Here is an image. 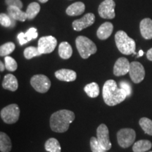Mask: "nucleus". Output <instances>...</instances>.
<instances>
[{
	"mask_svg": "<svg viewBox=\"0 0 152 152\" xmlns=\"http://www.w3.org/2000/svg\"><path fill=\"white\" fill-rule=\"evenodd\" d=\"M102 94L104 102L110 106L121 104L128 96L123 89L118 87L117 83L113 80H109L104 83Z\"/></svg>",
	"mask_w": 152,
	"mask_h": 152,
	"instance_id": "obj_1",
	"label": "nucleus"
},
{
	"mask_svg": "<svg viewBox=\"0 0 152 152\" xmlns=\"http://www.w3.org/2000/svg\"><path fill=\"white\" fill-rule=\"evenodd\" d=\"M75 118V114L73 111L66 109L59 110L51 115L49 120L50 128L55 132H65L68 130Z\"/></svg>",
	"mask_w": 152,
	"mask_h": 152,
	"instance_id": "obj_2",
	"label": "nucleus"
},
{
	"mask_svg": "<svg viewBox=\"0 0 152 152\" xmlns=\"http://www.w3.org/2000/svg\"><path fill=\"white\" fill-rule=\"evenodd\" d=\"M115 41L120 52L125 55L135 54V42L129 37L125 32L123 30L118 31L115 35Z\"/></svg>",
	"mask_w": 152,
	"mask_h": 152,
	"instance_id": "obj_3",
	"label": "nucleus"
},
{
	"mask_svg": "<svg viewBox=\"0 0 152 152\" xmlns=\"http://www.w3.org/2000/svg\"><path fill=\"white\" fill-rule=\"evenodd\" d=\"M75 45L80 56L85 59L88 58L97 51L96 45L85 36H79L76 38Z\"/></svg>",
	"mask_w": 152,
	"mask_h": 152,
	"instance_id": "obj_4",
	"label": "nucleus"
},
{
	"mask_svg": "<svg viewBox=\"0 0 152 152\" xmlns=\"http://www.w3.org/2000/svg\"><path fill=\"white\" fill-rule=\"evenodd\" d=\"M1 119L7 124H14L18 121L20 116V109L16 104H10L1 109Z\"/></svg>",
	"mask_w": 152,
	"mask_h": 152,
	"instance_id": "obj_5",
	"label": "nucleus"
},
{
	"mask_svg": "<svg viewBox=\"0 0 152 152\" xmlns=\"http://www.w3.org/2000/svg\"><path fill=\"white\" fill-rule=\"evenodd\" d=\"M136 138L135 131L131 128L121 129L117 132V140L120 147L124 149L130 147Z\"/></svg>",
	"mask_w": 152,
	"mask_h": 152,
	"instance_id": "obj_6",
	"label": "nucleus"
},
{
	"mask_svg": "<svg viewBox=\"0 0 152 152\" xmlns=\"http://www.w3.org/2000/svg\"><path fill=\"white\" fill-rule=\"evenodd\" d=\"M30 84L39 93H46L51 87L50 80L46 75L42 74L33 75L30 79Z\"/></svg>",
	"mask_w": 152,
	"mask_h": 152,
	"instance_id": "obj_7",
	"label": "nucleus"
},
{
	"mask_svg": "<svg viewBox=\"0 0 152 152\" xmlns=\"http://www.w3.org/2000/svg\"><path fill=\"white\" fill-rule=\"evenodd\" d=\"M57 45L56 39L53 36H45L38 41V50L42 54H49L54 50Z\"/></svg>",
	"mask_w": 152,
	"mask_h": 152,
	"instance_id": "obj_8",
	"label": "nucleus"
},
{
	"mask_svg": "<svg viewBox=\"0 0 152 152\" xmlns=\"http://www.w3.org/2000/svg\"><path fill=\"white\" fill-rule=\"evenodd\" d=\"M115 3L113 0H104L99 6L98 13L102 18L113 19L115 18Z\"/></svg>",
	"mask_w": 152,
	"mask_h": 152,
	"instance_id": "obj_9",
	"label": "nucleus"
},
{
	"mask_svg": "<svg viewBox=\"0 0 152 152\" xmlns=\"http://www.w3.org/2000/svg\"><path fill=\"white\" fill-rule=\"evenodd\" d=\"M129 74L133 83L137 84L141 83L145 77V70L140 62L133 61L130 63Z\"/></svg>",
	"mask_w": 152,
	"mask_h": 152,
	"instance_id": "obj_10",
	"label": "nucleus"
},
{
	"mask_svg": "<svg viewBox=\"0 0 152 152\" xmlns=\"http://www.w3.org/2000/svg\"><path fill=\"white\" fill-rule=\"evenodd\" d=\"M97 140L106 151L111 149V143L109 139V131L105 124H101L96 130Z\"/></svg>",
	"mask_w": 152,
	"mask_h": 152,
	"instance_id": "obj_11",
	"label": "nucleus"
},
{
	"mask_svg": "<svg viewBox=\"0 0 152 152\" xmlns=\"http://www.w3.org/2000/svg\"><path fill=\"white\" fill-rule=\"evenodd\" d=\"M95 21V16L92 13L85 14L83 18L73 22V28L76 31H81L89 26H91Z\"/></svg>",
	"mask_w": 152,
	"mask_h": 152,
	"instance_id": "obj_12",
	"label": "nucleus"
},
{
	"mask_svg": "<svg viewBox=\"0 0 152 152\" xmlns=\"http://www.w3.org/2000/svg\"><path fill=\"white\" fill-rule=\"evenodd\" d=\"M130 63L125 57H121L115 61L113 67V74L115 76H122L129 73Z\"/></svg>",
	"mask_w": 152,
	"mask_h": 152,
	"instance_id": "obj_13",
	"label": "nucleus"
},
{
	"mask_svg": "<svg viewBox=\"0 0 152 152\" xmlns=\"http://www.w3.org/2000/svg\"><path fill=\"white\" fill-rule=\"evenodd\" d=\"M55 76L61 81L73 82L76 80L77 74L73 70L63 68L55 72Z\"/></svg>",
	"mask_w": 152,
	"mask_h": 152,
	"instance_id": "obj_14",
	"label": "nucleus"
},
{
	"mask_svg": "<svg viewBox=\"0 0 152 152\" xmlns=\"http://www.w3.org/2000/svg\"><path fill=\"white\" fill-rule=\"evenodd\" d=\"M140 29L141 35L144 39H152V20L151 18H144L140 22Z\"/></svg>",
	"mask_w": 152,
	"mask_h": 152,
	"instance_id": "obj_15",
	"label": "nucleus"
},
{
	"mask_svg": "<svg viewBox=\"0 0 152 152\" xmlns=\"http://www.w3.org/2000/svg\"><path fill=\"white\" fill-rule=\"evenodd\" d=\"M113 24L110 22H106L101 25L100 27L98 28L96 35H97L99 39L105 40V39H108L111 35L112 33H113Z\"/></svg>",
	"mask_w": 152,
	"mask_h": 152,
	"instance_id": "obj_16",
	"label": "nucleus"
},
{
	"mask_svg": "<svg viewBox=\"0 0 152 152\" xmlns=\"http://www.w3.org/2000/svg\"><path fill=\"white\" fill-rule=\"evenodd\" d=\"M2 87L5 90H10L11 92L16 91L18 87V83L16 77L12 74L6 75L4 77Z\"/></svg>",
	"mask_w": 152,
	"mask_h": 152,
	"instance_id": "obj_17",
	"label": "nucleus"
},
{
	"mask_svg": "<svg viewBox=\"0 0 152 152\" xmlns=\"http://www.w3.org/2000/svg\"><path fill=\"white\" fill-rule=\"evenodd\" d=\"M7 12L9 16L15 20H20L21 22H24L28 18L26 12L21 11V9L16 7L10 6L7 8Z\"/></svg>",
	"mask_w": 152,
	"mask_h": 152,
	"instance_id": "obj_18",
	"label": "nucleus"
},
{
	"mask_svg": "<svg viewBox=\"0 0 152 152\" xmlns=\"http://www.w3.org/2000/svg\"><path fill=\"white\" fill-rule=\"evenodd\" d=\"M85 9V5L84 3L81 1H77V2L72 4L69 7L66 9V14L70 16H79L83 14Z\"/></svg>",
	"mask_w": 152,
	"mask_h": 152,
	"instance_id": "obj_19",
	"label": "nucleus"
},
{
	"mask_svg": "<svg viewBox=\"0 0 152 152\" xmlns=\"http://www.w3.org/2000/svg\"><path fill=\"white\" fill-rule=\"evenodd\" d=\"M73 54V49L69 43L67 42H63L59 45L58 47V54L61 58L64 59H68L70 58Z\"/></svg>",
	"mask_w": 152,
	"mask_h": 152,
	"instance_id": "obj_20",
	"label": "nucleus"
},
{
	"mask_svg": "<svg viewBox=\"0 0 152 152\" xmlns=\"http://www.w3.org/2000/svg\"><path fill=\"white\" fill-rule=\"evenodd\" d=\"M12 148L11 139L3 132H0V151L1 152H10Z\"/></svg>",
	"mask_w": 152,
	"mask_h": 152,
	"instance_id": "obj_21",
	"label": "nucleus"
},
{
	"mask_svg": "<svg viewBox=\"0 0 152 152\" xmlns=\"http://www.w3.org/2000/svg\"><path fill=\"white\" fill-rule=\"evenodd\" d=\"M152 147L151 142L149 140H142L133 144V152H145L149 151Z\"/></svg>",
	"mask_w": 152,
	"mask_h": 152,
	"instance_id": "obj_22",
	"label": "nucleus"
},
{
	"mask_svg": "<svg viewBox=\"0 0 152 152\" xmlns=\"http://www.w3.org/2000/svg\"><path fill=\"white\" fill-rule=\"evenodd\" d=\"M45 148L48 152H61V145L55 138H49L45 144Z\"/></svg>",
	"mask_w": 152,
	"mask_h": 152,
	"instance_id": "obj_23",
	"label": "nucleus"
},
{
	"mask_svg": "<svg viewBox=\"0 0 152 152\" xmlns=\"http://www.w3.org/2000/svg\"><path fill=\"white\" fill-rule=\"evenodd\" d=\"M84 91L90 97L96 98L99 94V87L97 83H91L84 87Z\"/></svg>",
	"mask_w": 152,
	"mask_h": 152,
	"instance_id": "obj_24",
	"label": "nucleus"
},
{
	"mask_svg": "<svg viewBox=\"0 0 152 152\" xmlns=\"http://www.w3.org/2000/svg\"><path fill=\"white\" fill-rule=\"evenodd\" d=\"M40 11V6L37 2H33L28 5L26 9V14H27L28 19L32 20L38 14Z\"/></svg>",
	"mask_w": 152,
	"mask_h": 152,
	"instance_id": "obj_25",
	"label": "nucleus"
},
{
	"mask_svg": "<svg viewBox=\"0 0 152 152\" xmlns=\"http://www.w3.org/2000/svg\"><path fill=\"white\" fill-rule=\"evenodd\" d=\"M140 127L146 134L152 136V121L147 118H142L139 121Z\"/></svg>",
	"mask_w": 152,
	"mask_h": 152,
	"instance_id": "obj_26",
	"label": "nucleus"
},
{
	"mask_svg": "<svg viewBox=\"0 0 152 152\" xmlns=\"http://www.w3.org/2000/svg\"><path fill=\"white\" fill-rule=\"evenodd\" d=\"M15 45L13 42L5 43L0 47V56H7L11 54L15 49Z\"/></svg>",
	"mask_w": 152,
	"mask_h": 152,
	"instance_id": "obj_27",
	"label": "nucleus"
},
{
	"mask_svg": "<svg viewBox=\"0 0 152 152\" xmlns=\"http://www.w3.org/2000/svg\"><path fill=\"white\" fill-rule=\"evenodd\" d=\"M24 56L26 59H31L34 57L39 56L42 54L38 50V48L35 47H28L24 50Z\"/></svg>",
	"mask_w": 152,
	"mask_h": 152,
	"instance_id": "obj_28",
	"label": "nucleus"
},
{
	"mask_svg": "<svg viewBox=\"0 0 152 152\" xmlns=\"http://www.w3.org/2000/svg\"><path fill=\"white\" fill-rule=\"evenodd\" d=\"M4 61L5 67L9 71L14 72L16 71L17 68H18V64H17L16 60H15L14 58H13L12 57L9 56H5Z\"/></svg>",
	"mask_w": 152,
	"mask_h": 152,
	"instance_id": "obj_29",
	"label": "nucleus"
},
{
	"mask_svg": "<svg viewBox=\"0 0 152 152\" xmlns=\"http://www.w3.org/2000/svg\"><path fill=\"white\" fill-rule=\"evenodd\" d=\"M14 19L11 18L9 15L6 14H1L0 15V23L4 27H14L15 26V23L12 21Z\"/></svg>",
	"mask_w": 152,
	"mask_h": 152,
	"instance_id": "obj_30",
	"label": "nucleus"
},
{
	"mask_svg": "<svg viewBox=\"0 0 152 152\" xmlns=\"http://www.w3.org/2000/svg\"><path fill=\"white\" fill-rule=\"evenodd\" d=\"M90 148L92 152H106L99 142L97 138L92 137L90 139Z\"/></svg>",
	"mask_w": 152,
	"mask_h": 152,
	"instance_id": "obj_31",
	"label": "nucleus"
},
{
	"mask_svg": "<svg viewBox=\"0 0 152 152\" xmlns=\"http://www.w3.org/2000/svg\"><path fill=\"white\" fill-rule=\"evenodd\" d=\"M37 30L35 28H30V29L25 33V37H26L28 42L31 40V39H36V38L37 37Z\"/></svg>",
	"mask_w": 152,
	"mask_h": 152,
	"instance_id": "obj_32",
	"label": "nucleus"
},
{
	"mask_svg": "<svg viewBox=\"0 0 152 152\" xmlns=\"http://www.w3.org/2000/svg\"><path fill=\"white\" fill-rule=\"evenodd\" d=\"M120 88L123 89L127 93L128 96H130L132 94V87H131L130 83H128V82L121 81L120 83Z\"/></svg>",
	"mask_w": 152,
	"mask_h": 152,
	"instance_id": "obj_33",
	"label": "nucleus"
},
{
	"mask_svg": "<svg viewBox=\"0 0 152 152\" xmlns=\"http://www.w3.org/2000/svg\"><path fill=\"white\" fill-rule=\"evenodd\" d=\"M5 3L8 7L13 6L20 9L23 8V3L20 0H5Z\"/></svg>",
	"mask_w": 152,
	"mask_h": 152,
	"instance_id": "obj_34",
	"label": "nucleus"
},
{
	"mask_svg": "<svg viewBox=\"0 0 152 152\" xmlns=\"http://www.w3.org/2000/svg\"><path fill=\"white\" fill-rule=\"evenodd\" d=\"M18 39L19 43H20V45H23L25 44L28 42L26 37H25V33H20L18 35Z\"/></svg>",
	"mask_w": 152,
	"mask_h": 152,
	"instance_id": "obj_35",
	"label": "nucleus"
},
{
	"mask_svg": "<svg viewBox=\"0 0 152 152\" xmlns=\"http://www.w3.org/2000/svg\"><path fill=\"white\" fill-rule=\"evenodd\" d=\"M147 57L148 59L152 61V48L148 50V52H147Z\"/></svg>",
	"mask_w": 152,
	"mask_h": 152,
	"instance_id": "obj_36",
	"label": "nucleus"
},
{
	"mask_svg": "<svg viewBox=\"0 0 152 152\" xmlns=\"http://www.w3.org/2000/svg\"><path fill=\"white\" fill-rule=\"evenodd\" d=\"M5 68V64H3V62H0V71H1V72H3L4 71Z\"/></svg>",
	"mask_w": 152,
	"mask_h": 152,
	"instance_id": "obj_37",
	"label": "nucleus"
},
{
	"mask_svg": "<svg viewBox=\"0 0 152 152\" xmlns=\"http://www.w3.org/2000/svg\"><path fill=\"white\" fill-rule=\"evenodd\" d=\"M143 54H144V52L142 50H140V52H139V54H138V57H140V56H143Z\"/></svg>",
	"mask_w": 152,
	"mask_h": 152,
	"instance_id": "obj_38",
	"label": "nucleus"
},
{
	"mask_svg": "<svg viewBox=\"0 0 152 152\" xmlns=\"http://www.w3.org/2000/svg\"><path fill=\"white\" fill-rule=\"evenodd\" d=\"M39 1H40L41 3H46L49 1V0H39Z\"/></svg>",
	"mask_w": 152,
	"mask_h": 152,
	"instance_id": "obj_39",
	"label": "nucleus"
},
{
	"mask_svg": "<svg viewBox=\"0 0 152 152\" xmlns=\"http://www.w3.org/2000/svg\"><path fill=\"white\" fill-rule=\"evenodd\" d=\"M150 152H152V151H150Z\"/></svg>",
	"mask_w": 152,
	"mask_h": 152,
	"instance_id": "obj_40",
	"label": "nucleus"
}]
</instances>
